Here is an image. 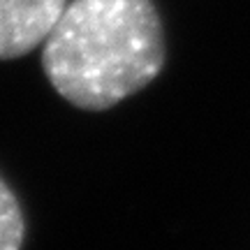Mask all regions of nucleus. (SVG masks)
Wrapping results in <instances>:
<instances>
[{
	"mask_svg": "<svg viewBox=\"0 0 250 250\" xmlns=\"http://www.w3.org/2000/svg\"><path fill=\"white\" fill-rule=\"evenodd\" d=\"M165 65L151 0H70L42 42V70L58 95L102 111L146 88Z\"/></svg>",
	"mask_w": 250,
	"mask_h": 250,
	"instance_id": "nucleus-1",
	"label": "nucleus"
},
{
	"mask_svg": "<svg viewBox=\"0 0 250 250\" xmlns=\"http://www.w3.org/2000/svg\"><path fill=\"white\" fill-rule=\"evenodd\" d=\"M65 5L67 0H0V61L42 44Z\"/></svg>",
	"mask_w": 250,
	"mask_h": 250,
	"instance_id": "nucleus-2",
	"label": "nucleus"
},
{
	"mask_svg": "<svg viewBox=\"0 0 250 250\" xmlns=\"http://www.w3.org/2000/svg\"><path fill=\"white\" fill-rule=\"evenodd\" d=\"M23 215L14 192L0 179V250H21L23 246Z\"/></svg>",
	"mask_w": 250,
	"mask_h": 250,
	"instance_id": "nucleus-3",
	"label": "nucleus"
}]
</instances>
